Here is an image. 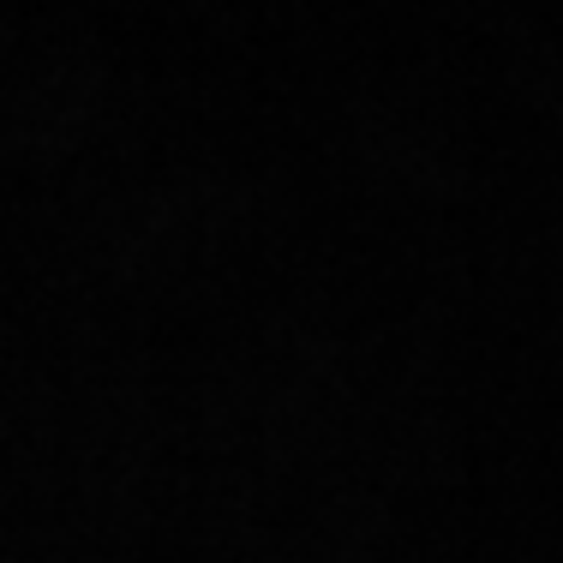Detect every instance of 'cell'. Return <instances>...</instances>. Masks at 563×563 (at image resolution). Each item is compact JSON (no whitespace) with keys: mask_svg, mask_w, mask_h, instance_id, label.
<instances>
[]
</instances>
